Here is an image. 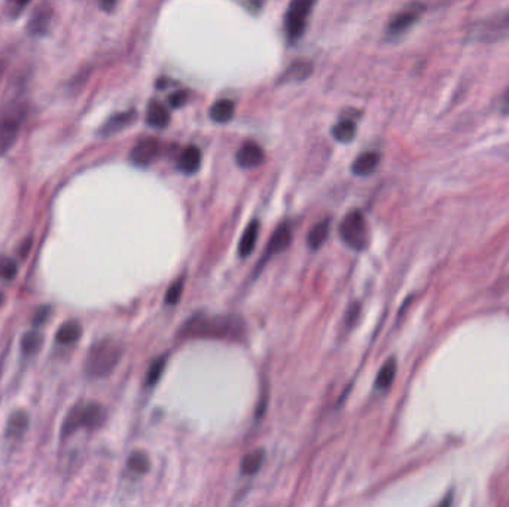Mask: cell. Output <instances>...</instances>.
<instances>
[{"label":"cell","instance_id":"obj_1","mask_svg":"<svg viewBox=\"0 0 509 507\" xmlns=\"http://www.w3.org/2000/svg\"><path fill=\"white\" fill-rule=\"evenodd\" d=\"M185 338H212V339H241L245 323L238 316H194L180 330Z\"/></svg>","mask_w":509,"mask_h":507},{"label":"cell","instance_id":"obj_2","mask_svg":"<svg viewBox=\"0 0 509 507\" xmlns=\"http://www.w3.org/2000/svg\"><path fill=\"white\" fill-rule=\"evenodd\" d=\"M122 357V347L112 339H103L92 345L85 360V372L92 378H103L113 372Z\"/></svg>","mask_w":509,"mask_h":507},{"label":"cell","instance_id":"obj_3","mask_svg":"<svg viewBox=\"0 0 509 507\" xmlns=\"http://www.w3.org/2000/svg\"><path fill=\"white\" fill-rule=\"evenodd\" d=\"M29 106L24 101L9 103L6 108L0 110V156L6 154L13 145L27 119Z\"/></svg>","mask_w":509,"mask_h":507},{"label":"cell","instance_id":"obj_4","mask_svg":"<svg viewBox=\"0 0 509 507\" xmlns=\"http://www.w3.org/2000/svg\"><path fill=\"white\" fill-rule=\"evenodd\" d=\"M338 233L341 240L353 250H365L369 243V230L365 216L359 210L347 213L340 223Z\"/></svg>","mask_w":509,"mask_h":507},{"label":"cell","instance_id":"obj_5","mask_svg":"<svg viewBox=\"0 0 509 507\" xmlns=\"http://www.w3.org/2000/svg\"><path fill=\"white\" fill-rule=\"evenodd\" d=\"M316 2L317 0H291L285 15V33L291 43H295L304 34L311 9Z\"/></svg>","mask_w":509,"mask_h":507},{"label":"cell","instance_id":"obj_6","mask_svg":"<svg viewBox=\"0 0 509 507\" xmlns=\"http://www.w3.org/2000/svg\"><path fill=\"white\" fill-rule=\"evenodd\" d=\"M424 13V6L419 2L411 3L407 8H403L401 13L390 20L386 29V38L387 39H398L402 34L407 33L415 22L420 20Z\"/></svg>","mask_w":509,"mask_h":507},{"label":"cell","instance_id":"obj_7","mask_svg":"<svg viewBox=\"0 0 509 507\" xmlns=\"http://www.w3.org/2000/svg\"><path fill=\"white\" fill-rule=\"evenodd\" d=\"M159 156V142L154 137L142 138L130 152V161L137 167H149Z\"/></svg>","mask_w":509,"mask_h":507},{"label":"cell","instance_id":"obj_8","mask_svg":"<svg viewBox=\"0 0 509 507\" xmlns=\"http://www.w3.org/2000/svg\"><path fill=\"white\" fill-rule=\"evenodd\" d=\"M236 161L241 168H257L264 164L265 152L264 149L254 142H246L241 145L236 154Z\"/></svg>","mask_w":509,"mask_h":507},{"label":"cell","instance_id":"obj_9","mask_svg":"<svg viewBox=\"0 0 509 507\" xmlns=\"http://www.w3.org/2000/svg\"><path fill=\"white\" fill-rule=\"evenodd\" d=\"M51 21H52V8L48 3L38 6L27 22L29 34H31L34 38L43 36V34H46V31L50 30Z\"/></svg>","mask_w":509,"mask_h":507},{"label":"cell","instance_id":"obj_10","mask_svg":"<svg viewBox=\"0 0 509 507\" xmlns=\"http://www.w3.org/2000/svg\"><path fill=\"white\" fill-rule=\"evenodd\" d=\"M292 241V233H291V228H289L287 223H283L280 225L279 228H277L274 230V234L271 235L270 241H268V246H267V250H265L264 256H262V262L264 263L267 259H270L271 256L277 255V253H282L285 251L289 244H291Z\"/></svg>","mask_w":509,"mask_h":507},{"label":"cell","instance_id":"obj_11","mask_svg":"<svg viewBox=\"0 0 509 507\" xmlns=\"http://www.w3.org/2000/svg\"><path fill=\"white\" fill-rule=\"evenodd\" d=\"M136 118H137V112L133 110V109L113 115V117L109 118L105 122V125L101 126V128H100V134L101 135L117 134L121 130L127 128V126H130L136 121Z\"/></svg>","mask_w":509,"mask_h":507},{"label":"cell","instance_id":"obj_12","mask_svg":"<svg viewBox=\"0 0 509 507\" xmlns=\"http://www.w3.org/2000/svg\"><path fill=\"white\" fill-rule=\"evenodd\" d=\"M201 166V151L196 146H188L178 158V170L185 175H194Z\"/></svg>","mask_w":509,"mask_h":507},{"label":"cell","instance_id":"obj_13","mask_svg":"<svg viewBox=\"0 0 509 507\" xmlns=\"http://www.w3.org/2000/svg\"><path fill=\"white\" fill-rule=\"evenodd\" d=\"M106 421V409L99 403H88L83 405V427L88 430H96L101 427Z\"/></svg>","mask_w":509,"mask_h":507},{"label":"cell","instance_id":"obj_14","mask_svg":"<svg viewBox=\"0 0 509 507\" xmlns=\"http://www.w3.org/2000/svg\"><path fill=\"white\" fill-rule=\"evenodd\" d=\"M313 63L310 61H296L291 67H287L283 72L282 78L279 79V84H289V82H301V80L307 79L313 73Z\"/></svg>","mask_w":509,"mask_h":507},{"label":"cell","instance_id":"obj_15","mask_svg":"<svg viewBox=\"0 0 509 507\" xmlns=\"http://www.w3.org/2000/svg\"><path fill=\"white\" fill-rule=\"evenodd\" d=\"M258 235H259V222L258 221H252L246 226L245 233H243L241 240L238 243V255H240V258H248L250 255V253L254 249V246H257Z\"/></svg>","mask_w":509,"mask_h":507},{"label":"cell","instance_id":"obj_16","mask_svg":"<svg viewBox=\"0 0 509 507\" xmlns=\"http://www.w3.org/2000/svg\"><path fill=\"white\" fill-rule=\"evenodd\" d=\"M380 154L377 152H365L354 159L352 166V171L356 176H369L377 170L380 164Z\"/></svg>","mask_w":509,"mask_h":507},{"label":"cell","instance_id":"obj_17","mask_svg":"<svg viewBox=\"0 0 509 507\" xmlns=\"http://www.w3.org/2000/svg\"><path fill=\"white\" fill-rule=\"evenodd\" d=\"M146 122L152 126V128H166L170 124V113L169 110L158 101H150L146 112Z\"/></svg>","mask_w":509,"mask_h":507},{"label":"cell","instance_id":"obj_18","mask_svg":"<svg viewBox=\"0 0 509 507\" xmlns=\"http://www.w3.org/2000/svg\"><path fill=\"white\" fill-rule=\"evenodd\" d=\"M329 229H331V221L329 219H325V221L319 222L317 225H315L313 228L310 229V233L307 235V244L311 250H317L325 243L328 235H329Z\"/></svg>","mask_w":509,"mask_h":507},{"label":"cell","instance_id":"obj_19","mask_svg":"<svg viewBox=\"0 0 509 507\" xmlns=\"http://www.w3.org/2000/svg\"><path fill=\"white\" fill-rule=\"evenodd\" d=\"M80 335H83V326L78 321H66L57 332L55 339L62 345H71L75 344Z\"/></svg>","mask_w":509,"mask_h":507},{"label":"cell","instance_id":"obj_20","mask_svg":"<svg viewBox=\"0 0 509 507\" xmlns=\"http://www.w3.org/2000/svg\"><path fill=\"white\" fill-rule=\"evenodd\" d=\"M234 110H236L234 109V103L231 100L224 98V100H219V101L215 103L209 115H210L212 121H215L217 124H225V122L233 119Z\"/></svg>","mask_w":509,"mask_h":507},{"label":"cell","instance_id":"obj_21","mask_svg":"<svg viewBox=\"0 0 509 507\" xmlns=\"http://www.w3.org/2000/svg\"><path fill=\"white\" fill-rule=\"evenodd\" d=\"M79 429H83V403L69 411L62 425V436L67 437Z\"/></svg>","mask_w":509,"mask_h":507},{"label":"cell","instance_id":"obj_22","mask_svg":"<svg viewBox=\"0 0 509 507\" xmlns=\"http://www.w3.org/2000/svg\"><path fill=\"white\" fill-rule=\"evenodd\" d=\"M29 427V415L24 411H17L10 415L6 427V434L10 437H20L26 433Z\"/></svg>","mask_w":509,"mask_h":507},{"label":"cell","instance_id":"obj_23","mask_svg":"<svg viewBox=\"0 0 509 507\" xmlns=\"http://www.w3.org/2000/svg\"><path fill=\"white\" fill-rule=\"evenodd\" d=\"M396 360L395 359H389L383 367L380 369V372L377 375V379H375V388L378 390H387L392 383L395 381V376H396Z\"/></svg>","mask_w":509,"mask_h":507},{"label":"cell","instance_id":"obj_24","mask_svg":"<svg viewBox=\"0 0 509 507\" xmlns=\"http://www.w3.org/2000/svg\"><path fill=\"white\" fill-rule=\"evenodd\" d=\"M264 460H265V453L262 451V449H257V451L249 453L241 460V464H240L241 473L254 475L261 469Z\"/></svg>","mask_w":509,"mask_h":507},{"label":"cell","instance_id":"obj_25","mask_svg":"<svg viewBox=\"0 0 509 507\" xmlns=\"http://www.w3.org/2000/svg\"><path fill=\"white\" fill-rule=\"evenodd\" d=\"M332 135L335 140H338L341 143H349L356 135V124L350 118L343 119L338 124H335V126L332 128Z\"/></svg>","mask_w":509,"mask_h":507},{"label":"cell","instance_id":"obj_26","mask_svg":"<svg viewBox=\"0 0 509 507\" xmlns=\"http://www.w3.org/2000/svg\"><path fill=\"white\" fill-rule=\"evenodd\" d=\"M42 342L43 337L41 333L38 330H30L21 339V350L26 355H31L39 351V348L42 347Z\"/></svg>","mask_w":509,"mask_h":507},{"label":"cell","instance_id":"obj_27","mask_svg":"<svg viewBox=\"0 0 509 507\" xmlns=\"http://www.w3.org/2000/svg\"><path fill=\"white\" fill-rule=\"evenodd\" d=\"M166 362H167V357L163 355V357H159V359H157L152 365H150L148 375H146V384L148 385H154V384L158 383V379L161 378V375H163L164 369H166Z\"/></svg>","mask_w":509,"mask_h":507},{"label":"cell","instance_id":"obj_28","mask_svg":"<svg viewBox=\"0 0 509 507\" xmlns=\"http://www.w3.org/2000/svg\"><path fill=\"white\" fill-rule=\"evenodd\" d=\"M129 469L134 473L143 475L149 469V460L143 453H134L129 458Z\"/></svg>","mask_w":509,"mask_h":507},{"label":"cell","instance_id":"obj_29","mask_svg":"<svg viewBox=\"0 0 509 507\" xmlns=\"http://www.w3.org/2000/svg\"><path fill=\"white\" fill-rule=\"evenodd\" d=\"M17 263L13 259H2L0 260V277L5 280H14L17 275Z\"/></svg>","mask_w":509,"mask_h":507},{"label":"cell","instance_id":"obj_30","mask_svg":"<svg viewBox=\"0 0 509 507\" xmlns=\"http://www.w3.org/2000/svg\"><path fill=\"white\" fill-rule=\"evenodd\" d=\"M182 292H183V281H182V280L176 281L175 284H171V286L169 287L167 293H166V304H169V305H175V304L179 301V299H180Z\"/></svg>","mask_w":509,"mask_h":507},{"label":"cell","instance_id":"obj_31","mask_svg":"<svg viewBox=\"0 0 509 507\" xmlns=\"http://www.w3.org/2000/svg\"><path fill=\"white\" fill-rule=\"evenodd\" d=\"M30 0H8V13L10 17H17L27 8Z\"/></svg>","mask_w":509,"mask_h":507},{"label":"cell","instance_id":"obj_32","mask_svg":"<svg viewBox=\"0 0 509 507\" xmlns=\"http://www.w3.org/2000/svg\"><path fill=\"white\" fill-rule=\"evenodd\" d=\"M187 101H188V91H176V92H173L169 98L170 106L175 109L182 108Z\"/></svg>","mask_w":509,"mask_h":507},{"label":"cell","instance_id":"obj_33","mask_svg":"<svg viewBox=\"0 0 509 507\" xmlns=\"http://www.w3.org/2000/svg\"><path fill=\"white\" fill-rule=\"evenodd\" d=\"M50 313H51V308H50V307H42V308H39V309L36 311V314H34L33 325H34V326H41L43 321L48 320Z\"/></svg>","mask_w":509,"mask_h":507},{"label":"cell","instance_id":"obj_34","mask_svg":"<svg viewBox=\"0 0 509 507\" xmlns=\"http://www.w3.org/2000/svg\"><path fill=\"white\" fill-rule=\"evenodd\" d=\"M241 3L245 5V8L249 10V13L258 14L259 10L262 9V6L265 3V0H243Z\"/></svg>","mask_w":509,"mask_h":507},{"label":"cell","instance_id":"obj_35","mask_svg":"<svg viewBox=\"0 0 509 507\" xmlns=\"http://www.w3.org/2000/svg\"><path fill=\"white\" fill-rule=\"evenodd\" d=\"M117 3H118V0H100V8L103 10H106V13H112L115 6H117Z\"/></svg>","mask_w":509,"mask_h":507},{"label":"cell","instance_id":"obj_36","mask_svg":"<svg viewBox=\"0 0 509 507\" xmlns=\"http://www.w3.org/2000/svg\"><path fill=\"white\" fill-rule=\"evenodd\" d=\"M5 71H6V61L0 59V79H2Z\"/></svg>","mask_w":509,"mask_h":507},{"label":"cell","instance_id":"obj_37","mask_svg":"<svg viewBox=\"0 0 509 507\" xmlns=\"http://www.w3.org/2000/svg\"><path fill=\"white\" fill-rule=\"evenodd\" d=\"M2 299H3V297H2V293H0V304H2Z\"/></svg>","mask_w":509,"mask_h":507}]
</instances>
